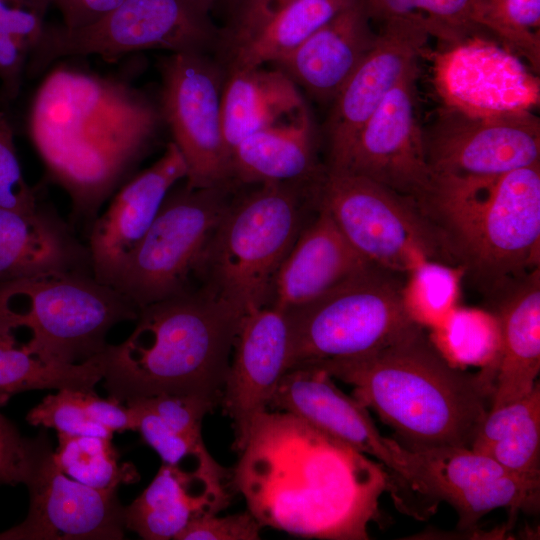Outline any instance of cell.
Instances as JSON below:
<instances>
[{
    "label": "cell",
    "mask_w": 540,
    "mask_h": 540,
    "mask_svg": "<svg viewBox=\"0 0 540 540\" xmlns=\"http://www.w3.org/2000/svg\"><path fill=\"white\" fill-rule=\"evenodd\" d=\"M231 485L262 527L318 539H367L385 480L365 455L301 418L267 410L253 422Z\"/></svg>",
    "instance_id": "cell-1"
},
{
    "label": "cell",
    "mask_w": 540,
    "mask_h": 540,
    "mask_svg": "<svg viewBox=\"0 0 540 540\" xmlns=\"http://www.w3.org/2000/svg\"><path fill=\"white\" fill-rule=\"evenodd\" d=\"M304 366L351 385L354 397L408 448H470L497 375L496 368L470 373L453 366L419 324L370 352Z\"/></svg>",
    "instance_id": "cell-2"
},
{
    "label": "cell",
    "mask_w": 540,
    "mask_h": 540,
    "mask_svg": "<svg viewBox=\"0 0 540 540\" xmlns=\"http://www.w3.org/2000/svg\"><path fill=\"white\" fill-rule=\"evenodd\" d=\"M162 119L117 80L60 67L34 98L29 131L51 176L73 196L101 193L136 160Z\"/></svg>",
    "instance_id": "cell-3"
},
{
    "label": "cell",
    "mask_w": 540,
    "mask_h": 540,
    "mask_svg": "<svg viewBox=\"0 0 540 540\" xmlns=\"http://www.w3.org/2000/svg\"><path fill=\"white\" fill-rule=\"evenodd\" d=\"M243 315L205 289L140 308L130 336L101 353L109 397L192 395L219 404Z\"/></svg>",
    "instance_id": "cell-4"
},
{
    "label": "cell",
    "mask_w": 540,
    "mask_h": 540,
    "mask_svg": "<svg viewBox=\"0 0 540 540\" xmlns=\"http://www.w3.org/2000/svg\"><path fill=\"white\" fill-rule=\"evenodd\" d=\"M418 204L456 265L491 296L539 267L540 163L494 177L434 176Z\"/></svg>",
    "instance_id": "cell-5"
},
{
    "label": "cell",
    "mask_w": 540,
    "mask_h": 540,
    "mask_svg": "<svg viewBox=\"0 0 540 540\" xmlns=\"http://www.w3.org/2000/svg\"><path fill=\"white\" fill-rule=\"evenodd\" d=\"M230 202L196 274L210 294L243 314L268 305L279 267L301 232L305 198L317 186L266 183Z\"/></svg>",
    "instance_id": "cell-6"
},
{
    "label": "cell",
    "mask_w": 540,
    "mask_h": 540,
    "mask_svg": "<svg viewBox=\"0 0 540 540\" xmlns=\"http://www.w3.org/2000/svg\"><path fill=\"white\" fill-rule=\"evenodd\" d=\"M139 309L93 274L59 273L0 285V320L13 333L27 328L30 354L57 363H81L102 353L117 324Z\"/></svg>",
    "instance_id": "cell-7"
},
{
    "label": "cell",
    "mask_w": 540,
    "mask_h": 540,
    "mask_svg": "<svg viewBox=\"0 0 540 540\" xmlns=\"http://www.w3.org/2000/svg\"><path fill=\"white\" fill-rule=\"evenodd\" d=\"M400 274L372 265L315 299L283 313L288 369L370 352L417 323L409 315Z\"/></svg>",
    "instance_id": "cell-8"
},
{
    "label": "cell",
    "mask_w": 540,
    "mask_h": 540,
    "mask_svg": "<svg viewBox=\"0 0 540 540\" xmlns=\"http://www.w3.org/2000/svg\"><path fill=\"white\" fill-rule=\"evenodd\" d=\"M212 0H123L97 22L78 29L44 26L26 74L35 77L56 60L96 55L106 61L133 52L216 54L223 28L212 19Z\"/></svg>",
    "instance_id": "cell-9"
},
{
    "label": "cell",
    "mask_w": 540,
    "mask_h": 540,
    "mask_svg": "<svg viewBox=\"0 0 540 540\" xmlns=\"http://www.w3.org/2000/svg\"><path fill=\"white\" fill-rule=\"evenodd\" d=\"M352 246L383 269L408 275L427 261L457 266L436 225L418 202L368 178L326 172L317 193Z\"/></svg>",
    "instance_id": "cell-10"
},
{
    "label": "cell",
    "mask_w": 540,
    "mask_h": 540,
    "mask_svg": "<svg viewBox=\"0 0 540 540\" xmlns=\"http://www.w3.org/2000/svg\"><path fill=\"white\" fill-rule=\"evenodd\" d=\"M230 188H172L114 288L138 309L190 290L230 204Z\"/></svg>",
    "instance_id": "cell-11"
},
{
    "label": "cell",
    "mask_w": 540,
    "mask_h": 540,
    "mask_svg": "<svg viewBox=\"0 0 540 540\" xmlns=\"http://www.w3.org/2000/svg\"><path fill=\"white\" fill-rule=\"evenodd\" d=\"M161 116L192 188L231 186V154L221 122L226 71L210 54L171 53L159 61Z\"/></svg>",
    "instance_id": "cell-12"
},
{
    "label": "cell",
    "mask_w": 540,
    "mask_h": 540,
    "mask_svg": "<svg viewBox=\"0 0 540 540\" xmlns=\"http://www.w3.org/2000/svg\"><path fill=\"white\" fill-rule=\"evenodd\" d=\"M29 492L27 517L0 533V540H119L124 506L117 489H95L59 468L49 438L27 439L23 482Z\"/></svg>",
    "instance_id": "cell-13"
},
{
    "label": "cell",
    "mask_w": 540,
    "mask_h": 540,
    "mask_svg": "<svg viewBox=\"0 0 540 540\" xmlns=\"http://www.w3.org/2000/svg\"><path fill=\"white\" fill-rule=\"evenodd\" d=\"M293 414L365 456H373L418 493L427 496L419 454L379 432L367 408L343 393L320 368L302 366L282 376L268 409Z\"/></svg>",
    "instance_id": "cell-14"
},
{
    "label": "cell",
    "mask_w": 540,
    "mask_h": 540,
    "mask_svg": "<svg viewBox=\"0 0 540 540\" xmlns=\"http://www.w3.org/2000/svg\"><path fill=\"white\" fill-rule=\"evenodd\" d=\"M424 141L434 176L494 177L540 163V121L532 111L474 117L444 106Z\"/></svg>",
    "instance_id": "cell-15"
},
{
    "label": "cell",
    "mask_w": 540,
    "mask_h": 540,
    "mask_svg": "<svg viewBox=\"0 0 540 540\" xmlns=\"http://www.w3.org/2000/svg\"><path fill=\"white\" fill-rule=\"evenodd\" d=\"M433 54V82L444 106L474 117L532 111L540 81L517 54L469 35Z\"/></svg>",
    "instance_id": "cell-16"
},
{
    "label": "cell",
    "mask_w": 540,
    "mask_h": 540,
    "mask_svg": "<svg viewBox=\"0 0 540 540\" xmlns=\"http://www.w3.org/2000/svg\"><path fill=\"white\" fill-rule=\"evenodd\" d=\"M417 77L418 63L387 94L359 132L342 166L333 171L368 178L418 203L425 198L434 174L420 122Z\"/></svg>",
    "instance_id": "cell-17"
},
{
    "label": "cell",
    "mask_w": 540,
    "mask_h": 540,
    "mask_svg": "<svg viewBox=\"0 0 540 540\" xmlns=\"http://www.w3.org/2000/svg\"><path fill=\"white\" fill-rule=\"evenodd\" d=\"M430 34L418 19L382 23L376 42L333 100L324 123L326 167L339 169L359 132L387 94L426 52Z\"/></svg>",
    "instance_id": "cell-18"
},
{
    "label": "cell",
    "mask_w": 540,
    "mask_h": 540,
    "mask_svg": "<svg viewBox=\"0 0 540 540\" xmlns=\"http://www.w3.org/2000/svg\"><path fill=\"white\" fill-rule=\"evenodd\" d=\"M289 339L282 312L264 306L240 321L220 403L232 420L233 448L243 447L255 419L268 410L288 369Z\"/></svg>",
    "instance_id": "cell-19"
},
{
    "label": "cell",
    "mask_w": 540,
    "mask_h": 540,
    "mask_svg": "<svg viewBox=\"0 0 540 540\" xmlns=\"http://www.w3.org/2000/svg\"><path fill=\"white\" fill-rule=\"evenodd\" d=\"M187 168L173 142L149 168L128 181L106 211L96 218L88 238L94 277L114 287L128 259L152 225L173 186Z\"/></svg>",
    "instance_id": "cell-20"
},
{
    "label": "cell",
    "mask_w": 540,
    "mask_h": 540,
    "mask_svg": "<svg viewBox=\"0 0 540 540\" xmlns=\"http://www.w3.org/2000/svg\"><path fill=\"white\" fill-rule=\"evenodd\" d=\"M427 470L430 498L448 502L458 514L459 529H472L498 508L536 511L540 483L525 481L492 458L469 447L410 448Z\"/></svg>",
    "instance_id": "cell-21"
},
{
    "label": "cell",
    "mask_w": 540,
    "mask_h": 540,
    "mask_svg": "<svg viewBox=\"0 0 540 540\" xmlns=\"http://www.w3.org/2000/svg\"><path fill=\"white\" fill-rule=\"evenodd\" d=\"M231 474L212 456L192 469L163 463L146 489L124 507L125 528L146 540L175 539L194 518L229 506Z\"/></svg>",
    "instance_id": "cell-22"
},
{
    "label": "cell",
    "mask_w": 540,
    "mask_h": 540,
    "mask_svg": "<svg viewBox=\"0 0 540 540\" xmlns=\"http://www.w3.org/2000/svg\"><path fill=\"white\" fill-rule=\"evenodd\" d=\"M59 273L93 274L68 222L42 200L31 212L0 208V285Z\"/></svg>",
    "instance_id": "cell-23"
},
{
    "label": "cell",
    "mask_w": 540,
    "mask_h": 540,
    "mask_svg": "<svg viewBox=\"0 0 540 540\" xmlns=\"http://www.w3.org/2000/svg\"><path fill=\"white\" fill-rule=\"evenodd\" d=\"M376 38L371 19L356 0L273 65L315 101L332 103Z\"/></svg>",
    "instance_id": "cell-24"
},
{
    "label": "cell",
    "mask_w": 540,
    "mask_h": 540,
    "mask_svg": "<svg viewBox=\"0 0 540 540\" xmlns=\"http://www.w3.org/2000/svg\"><path fill=\"white\" fill-rule=\"evenodd\" d=\"M372 265L318 206L279 267L267 306L280 312L300 306Z\"/></svg>",
    "instance_id": "cell-25"
},
{
    "label": "cell",
    "mask_w": 540,
    "mask_h": 540,
    "mask_svg": "<svg viewBox=\"0 0 540 540\" xmlns=\"http://www.w3.org/2000/svg\"><path fill=\"white\" fill-rule=\"evenodd\" d=\"M501 334L500 358L490 408L527 395L540 371V269L492 296Z\"/></svg>",
    "instance_id": "cell-26"
},
{
    "label": "cell",
    "mask_w": 540,
    "mask_h": 540,
    "mask_svg": "<svg viewBox=\"0 0 540 540\" xmlns=\"http://www.w3.org/2000/svg\"><path fill=\"white\" fill-rule=\"evenodd\" d=\"M317 131L308 110L287 124L256 131L231 150L232 183H321L326 165L317 156Z\"/></svg>",
    "instance_id": "cell-27"
},
{
    "label": "cell",
    "mask_w": 540,
    "mask_h": 540,
    "mask_svg": "<svg viewBox=\"0 0 540 540\" xmlns=\"http://www.w3.org/2000/svg\"><path fill=\"white\" fill-rule=\"evenodd\" d=\"M308 110L297 85L277 68L226 71L221 122L230 154L248 135L295 121Z\"/></svg>",
    "instance_id": "cell-28"
},
{
    "label": "cell",
    "mask_w": 540,
    "mask_h": 540,
    "mask_svg": "<svg viewBox=\"0 0 540 540\" xmlns=\"http://www.w3.org/2000/svg\"><path fill=\"white\" fill-rule=\"evenodd\" d=\"M356 0H297L252 31L222 42L216 52L225 71L275 63Z\"/></svg>",
    "instance_id": "cell-29"
},
{
    "label": "cell",
    "mask_w": 540,
    "mask_h": 540,
    "mask_svg": "<svg viewBox=\"0 0 540 540\" xmlns=\"http://www.w3.org/2000/svg\"><path fill=\"white\" fill-rule=\"evenodd\" d=\"M470 448L519 478L540 483V384L524 397L490 408Z\"/></svg>",
    "instance_id": "cell-30"
},
{
    "label": "cell",
    "mask_w": 540,
    "mask_h": 540,
    "mask_svg": "<svg viewBox=\"0 0 540 540\" xmlns=\"http://www.w3.org/2000/svg\"><path fill=\"white\" fill-rule=\"evenodd\" d=\"M371 21L395 18L420 20L430 36L446 43L488 32L511 50L504 29L491 14L485 0H358Z\"/></svg>",
    "instance_id": "cell-31"
},
{
    "label": "cell",
    "mask_w": 540,
    "mask_h": 540,
    "mask_svg": "<svg viewBox=\"0 0 540 540\" xmlns=\"http://www.w3.org/2000/svg\"><path fill=\"white\" fill-rule=\"evenodd\" d=\"M103 375L101 353L81 363L49 362L17 346L13 334H0V407L30 390L90 391Z\"/></svg>",
    "instance_id": "cell-32"
},
{
    "label": "cell",
    "mask_w": 540,
    "mask_h": 540,
    "mask_svg": "<svg viewBox=\"0 0 540 540\" xmlns=\"http://www.w3.org/2000/svg\"><path fill=\"white\" fill-rule=\"evenodd\" d=\"M429 335L440 353L453 366L498 368L500 326L493 312L455 307Z\"/></svg>",
    "instance_id": "cell-33"
},
{
    "label": "cell",
    "mask_w": 540,
    "mask_h": 540,
    "mask_svg": "<svg viewBox=\"0 0 540 540\" xmlns=\"http://www.w3.org/2000/svg\"><path fill=\"white\" fill-rule=\"evenodd\" d=\"M54 458L70 478L95 489H117L139 480L131 463H121L111 439L58 433Z\"/></svg>",
    "instance_id": "cell-34"
},
{
    "label": "cell",
    "mask_w": 540,
    "mask_h": 540,
    "mask_svg": "<svg viewBox=\"0 0 540 540\" xmlns=\"http://www.w3.org/2000/svg\"><path fill=\"white\" fill-rule=\"evenodd\" d=\"M407 276L403 297L409 315L424 328L438 327L456 307L463 269L427 261Z\"/></svg>",
    "instance_id": "cell-35"
},
{
    "label": "cell",
    "mask_w": 540,
    "mask_h": 540,
    "mask_svg": "<svg viewBox=\"0 0 540 540\" xmlns=\"http://www.w3.org/2000/svg\"><path fill=\"white\" fill-rule=\"evenodd\" d=\"M492 16L507 33L512 51L528 61L534 71L540 65V0H485Z\"/></svg>",
    "instance_id": "cell-36"
},
{
    "label": "cell",
    "mask_w": 540,
    "mask_h": 540,
    "mask_svg": "<svg viewBox=\"0 0 540 540\" xmlns=\"http://www.w3.org/2000/svg\"><path fill=\"white\" fill-rule=\"evenodd\" d=\"M79 391L60 389L55 394H48L28 412L26 420L33 426L52 428L61 434L111 439L113 432L89 417Z\"/></svg>",
    "instance_id": "cell-37"
},
{
    "label": "cell",
    "mask_w": 540,
    "mask_h": 540,
    "mask_svg": "<svg viewBox=\"0 0 540 540\" xmlns=\"http://www.w3.org/2000/svg\"><path fill=\"white\" fill-rule=\"evenodd\" d=\"M126 405L134 416L135 431L163 463L181 465L186 458L198 460L210 455L204 442H195L175 432L140 401L130 400Z\"/></svg>",
    "instance_id": "cell-38"
},
{
    "label": "cell",
    "mask_w": 540,
    "mask_h": 540,
    "mask_svg": "<svg viewBox=\"0 0 540 540\" xmlns=\"http://www.w3.org/2000/svg\"><path fill=\"white\" fill-rule=\"evenodd\" d=\"M41 199L24 179L7 115L0 111V208L34 211Z\"/></svg>",
    "instance_id": "cell-39"
},
{
    "label": "cell",
    "mask_w": 540,
    "mask_h": 540,
    "mask_svg": "<svg viewBox=\"0 0 540 540\" xmlns=\"http://www.w3.org/2000/svg\"><path fill=\"white\" fill-rule=\"evenodd\" d=\"M134 400L140 401L175 432L199 443L203 442L202 420L216 406L208 399L192 395L159 394Z\"/></svg>",
    "instance_id": "cell-40"
},
{
    "label": "cell",
    "mask_w": 540,
    "mask_h": 540,
    "mask_svg": "<svg viewBox=\"0 0 540 540\" xmlns=\"http://www.w3.org/2000/svg\"><path fill=\"white\" fill-rule=\"evenodd\" d=\"M262 528L248 510L223 517L205 514L191 520L175 540H257Z\"/></svg>",
    "instance_id": "cell-41"
},
{
    "label": "cell",
    "mask_w": 540,
    "mask_h": 540,
    "mask_svg": "<svg viewBox=\"0 0 540 540\" xmlns=\"http://www.w3.org/2000/svg\"><path fill=\"white\" fill-rule=\"evenodd\" d=\"M31 46L24 40L0 34V101H14L21 90Z\"/></svg>",
    "instance_id": "cell-42"
},
{
    "label": "cell",
    "mask_w": 540,
    "mask_h": 540,
    "mask_svg": "<svg viewBox=\"0 0 540 540\" xmlns=\"http://www.w3.org/2000/svg\"><path fill=\"white\" fill-rule=\"evenodd\" d=\"M44 26V14L23 0H0V34L20 38L33 50Z\"/></svg>",
    "instance_id": "cell-43"
},
{
    "label": "cell",
    "mask_w": 540,
    "mask_h": 540,
    "mask_svg": "<svg viewBox=\"0 0 540 540\" xmlns=\"http://www.w3.org/2000/svg\"><path fill=\"white\" fill-rule=\"evenodd\" d=\"M27 439L0 413V485L23 482Z\"/></svg>",
    "instance_id": "cell-44"
},
{
    "label": "cell",
    "mask_w": 540,
    "mask_h": 540,
    "mask_svg": "<svg viewBox=\"0 0 540 540\" xmlns=\"http://www.w3.org/2000/svg\"><path fill=\"white\" fill-rule=\"evenodd\" d=\"M295 1L242 0L231 13L228 25L223 28L221 43L245 35Z\"/></svg>",
    "instance_id": "cell-45"
},
{
    "label": "cell",
    "mask_w": 540,
    "mask_h": 540,
    "mask_svg": "<svg viewBox=\"0 0 540 540\" xmlns=\"http://www.w3.org/2000/svg\"><path fill=\"white\" fill-rule=\"evenodd\" d=\"M79 397L89 417L111 432L135 431L130 408L112 397H99L94 390L79 391Z\"/></svg>",
    "instance_id": "cell-46"
},
{
    "label": "cell",
    "mask_w": 540,
    "mask_h": 540,
    "mask_svg": "<svg viewBox=\"0 0 540 540\" xmlns=\"http://www.w3.org/2000/svg\"><path fill=\"white\" fill-rule=\"evenodd\" d=\"M27 5L44 14L49 7L55 6L64 0H23Z\"/></svg>",
    "instance_id": "cell-47"
},
{
    "label": "cell",
    "mask_w": 540,
    "mask_h": 540,
    "mask_svg": "<svg viewBox=\"0 0 540 540\" xmlns=\"http://www.w3.org/2000/svg\"><path fill=\"white\" fill-rule=\"evenodd\" d=\"M212 1L214 3V6L217 3L225 4L230 9V14H231L242 0H212Z\"/></svg>",
    "instance_id": "cell-48"
}]
</instances>
